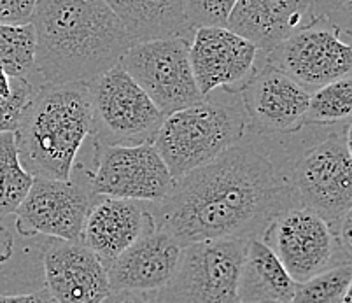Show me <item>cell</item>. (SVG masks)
<instances>
[{
	"instance_id": "cell-1",
	"label": "cell",
	"mask_w": 352,
	"mask_h": 303,
	"mask_svg": "<svg viewBox=\"0 0 352 303\" xmlns=\"http://www.w3.org/2000/svg\"><path fill=\"white\" fill-rule=\"evenodd\" d=\"M300 205L287 175L252 142L221 153L182 175L149 203L155 226L184 247L201 240L261 238L275 216Z\"/></svg>"
},
{
	"instance_id": "cell-2",
	"label": "cell",
	"mask_w": 352,
	"mask_h": 303,
	"mask_svg": "<svg viewBox=\"0 0 352 303\" xmlns=\"http://www.w3.org/2000/svg\"><path fill=\"white\" fill-rule=\"evenodd\" d=\"M30 23L41 85L94 81L135 44L104 0H37Z\"/></svg>"
},
{
	"instance_id": "cell-3",
	"label": "cell",
	"mask_w": 352,
	"mask_h": 303,
	"mask_svg": "<svg viewBox=\"0 0 352 303\" xmlns=\"http://www.w3.org/2000/svg\"><path fill=\"white\" fill-rule=\"evenodd\" d=\"M12 133L21 167L32 177L69 181L91 133L88 85L37 86Z\"/></svg>"
},
{
	"instance_id": "cell-4",
	"label": "cell",
	"mask_w": 352,
	"mask_h": 303,
	"mask_svg": "<svg viewBox=\"0 0 352 303\" xmlns=\"http://www.w3.org/2000/svg\"><path fill=\"white\" fill-rule=\"evenodd\" d=\"M248 114L235 90L210 91L198 104L165 116L153 146L175 181L239 144Z\"/></svg>"
},
{
	"instance_id": "cell-5",
	"label": "cell",
	"mask_w": 352,
	"mask_h": 303,
	"mask_svg": "<svg viewBox=\"0 0 352 303\" xmlns=\"http://www.w3.org/2000/svg\"><path fill=\"white\" fill-rule=\"evenodd\" d=\"M309 126L312 139H303L287 181L300 205L318 214L337 235L352 209L351 123Z\"/></svg>"
},
{
	"instance_id": "cell-6",
	"label": "cell",
	"mask_w": 352,
	"mask_h": 303,
	"mask_svg": "<svg viewBox=\"0 0 352 303\" xmlns=\"http://www.w3.org/2000/svg\"><path fill=\"white\" fill-rule=\"evenodd\" d=\"M245 245L248 238L184 245L170 280L144 296L149 303H240L236 284Z\"/></svg>"
},
{
	"instance_id": "cell-7",
	"label": "cell",
	"mask_w": 352,
	"mask_h": 303,
	"mask_svg": "<svg viewBox=\"0 0 352 303\" xmlns=\"http://www.w3.org/2000/svg\"><path fill=\"white\" fill-rule=\"evenodd\" d=\"M86 85L95 144H153L165 116L120 63Z\"/></svg>"
},
{
	"instance_id": "cell-8",
	"label": "cell",
	"mask_w": 352,
	"mask_h": 303,
	"mask_svg": "<svg viewBox=\"0 0 352 303\" xmlns=\"http://www.w3.org/2000/svg\"><path fill=\"white\" fill-rule=\"evenodd\" d=\"M190 43L186 37L135 43L120 62L163 116L204 100L191 69Z\"/></svg>"
},
{
	"instance_id": "cell-9",
	"label": "cell",
	"mask_w": 352,
	"mask_h": 303,
	"mask_svg": "<svg viewBox=\"0 0 352 303\" xmlns=\"http://www.w3.org/2000/svg\"><path fill=\"white\" fill-rule=\"evenodd\" d=\"M261 240L274 251L296 284L344 263L340 251L351 256L328 223L302 205H294L275 216L261 235Z\"/></svg>"
},
{
	"instance_id": "cell-10",
	"label": "cell",
	"mask_w": 352,
	"mask_h": 303,
	"mask_svg": "<svg viewBox=\"0 0 352 303\" xmlns=\"http://www.w3.org/2000/svg\"><path fill=\"white\" fill-rule=\"evenodd\" d=\"M88 183L97 197L156 203L170 193L175 179L153 144H95Z\"/></svg>"
},
{
	"instance_id": "cell-11",
	"label": "cell",
	"mask_w": 352,
	"mask_h": 303,
	"mask_svg": "<svg viewBox=\"0 0 352 303\" xmlns=\"http://www.w3.org/2000/svg\"><path fill=\"white\" fill-rule=\"evenodd\" d=\"M263 55L268 63L309 91L351 78V44L337 28L322 20H312Z\"/></svg>"
},
{
	"instance_id": "cell-12",
	"label": "cell",
	"mask_w": 352,
	"mask_h": 303,
	"mask_svg": "<svg viewBox=\"0 0 352 303\" xmlns=\"http://www.w3.org/2000/svg\"><path fill=\"white\" fill-rule=\"evenodd\" d=\"M88 177V174H86ZM97 194L86 179L56 181L34 177L16 209V229L21 237H51L79 242L85 219Z\"/></svg>"
},
{
	"instance_id": "cell-13",
	"label": "cell",
	"mask_w": 352,
	"mask_h": 303,
	"mask_svg": "<svg viewBox=\"0 0 352 303\" xmlns=\"http://www.w3.org/2000/svg\"><path fill=\"white\" fill-rule=\"evenodd\" d=\"M248 114L249 135L279 137L298 130L310 91L263 58L239 90Z\"/></svg>"
},
{
	"instance_id": "cell-14",
	"label": "cell",
	"mask_w": 352,
	"mask_h": 303,
	"mask_svg": "<svg viewBox=\"0 0 352 303\" xmlns=\"http://www.w3.org/2000/svg\"><path fill=\"white\" fill-rule=\"evenodd\" d=\"M261 51L226 27H200L190 43V62L198 90L206 97L225 88L239 91L254 70Z\"/></svg>"
},
{
	"instance_id": "cell-15",
	"label": "cell",
	"mask_w": 352,
	"mask_h": 303,
	"mask_svg": "<svg viewBox=\"0 0 352 303\" xmlns=\"http://www.w3.org/2000/svg\"><path fill=\"white\" fill-rule=\"evenodd\" d=\"M43 244L46 289L56 303H104L113 295L105 265L82 242L51 238Z\"/></svg>"
},
{
	"instance_id": "cell-16",
	"label": "cell",
	"mask_w": 352,
	"mask_h": 303,
	"mask_svg": "<svg viewBox=\"0 0 352 303\" xmlns=\"http://www.w3.org/2000/svg\"><path fill=\"white\" fill-rule=\"evenodd\" d=\"M182 245L155 226L107 265L113 293L149 295L162 289L177 269Z\"/></svg>"
},
{
	"instance_id": "cell-17",
	"label": "cell",
	"mask_w": 352,
	"mask_h": 303,
	"mask_svg": "<svg viewBox=\"0 0 352 303\" xmlns=\"http://www.w3.org/2000/svg\"><path fill=\"white\" fill-rule=\"evenodd\" d=\"M153 228L155 221L147 202L97 197L88 210L79 242L91 249L107 269Z\"/></svg>"
},
{
	"instance_id": "cell-18",
	"label": "cell",
	"mask_w": 352,
	"mask_h": 303,
	"mask_svg": "<svg viewBox=\"0 0 352 303\" xmlns=\"http://www.w3.org/2000/svg\"><path fill=\"white\" fill-rule=\"evenodd\" d=\"M312 21V0H236L226 28L268 53Z\"/></svg>"
},
{
	"instance_id": "cell-19",
	"label": "cell",
	"mask_w": 352,
	"mask_h": 303,
	"mask_svg": "<svg viewBox=\"0 0 352 303\" xmlns=\"http://www.w3.org/2000/svg\"><path fill=\"white\" fill-rule=\"evenodd\" d=\"M130 34L133 43L168 37L191 39L184 0H104Z\"/></svg>"
},
{
	"instance_id": "cell-20",
	"label": "cell",
	"mask_w": 352,
	"mask_h": 303,
	"mask_svg": "<svg viewBox=\"0 0 352 303\" xmlns=\"http://www.w3.org/2000/svg\"><path fill=\"white\" fill-rule=\"evenodd\" d=\"M296 282L261 238H248L240 263L236 295L240 303H289Z\"/></svg>"
},
{
	"instance_id": "cell-21",
	"label": "cell",
	"mask_w": 352,
	"mask_h": 303,
	"mask_svg": "<svg viewBox=\"0 0 352 303\" xmlns=\"http://www.w3.org/2000/svg\"><path fill=\"white\" fill-rule=\"evenodd\" d=\"M0 69L12 79L39 85L35 70V32L32 23L0 25Z\"/></svg>"
},
{
	"instance_id": "cell-22",
	"label": "cell",
	"mask_w": 352,
	"mask_h": 303,
	"mask_svg": "<svg viewBox=\"0 0 352 303\" xmlns=\"http://www.w3.org/2000/svg\"><path fill=\"white\" fill-rule=\"evenodd\" d=\"M32 177L20 164L14 133H0V219L11 216L20 207L32 186Z\"/></svg>"
},
{
	"instance_id": "cell-23",
	"label": "cell",
	"mask_w": 352,
	"mask_h": 303,
	"mask_svg": "<svg viewBox=\"0 0 352 303\" xmlns=\"http://www.w3.org/2000/svg\"><path fill=\"white\" fill-rule=\"evenodd\" d=\"M351 261H344L296 284L289 303H351Z\"/></svg>"
},
{
	"instance_id": "cell-24",
	"label": "cell",
	"mask_w": 352,
	"mask_h": 303,
	"mask_svg": "<svg viewBox=\"0 0 352 303\" xmlns=\"http://www.w3.org/2000/svg\"><path fill=\"white\" fill-rule=\"evenodd\" d=\"M352 113V79L344 78L328 82L318 90L310 91L307 107V124H337L351 120Z\"/></svg>"
},
{
	"instance_id": "cell-25",
	"label": "cell",
	"mask_w": 352,
	"mask_h": 303,
	"mask_svg": "<svg viewBox=\"0 0 352 303\" xmlns=\"http://www.w3.org/2000/svg\"><path fill=\"white\" fill-rule=\"evenodd\" d=\"M186 18L193 30L200 27H226L236 0H184Z\"/></svg>"
},
{
	"instance_id": "cell-26",
	"label": "cell",
	"mask_w": 352,
	"mask_h": 303,
	"mask_svg": "<svg viewBox=\"0 0 352 303\" xmlns=\"http://www.w3.org/2000/svg\"><path fill=\"white\" fill-rule=\"evenodd\" d=\"M37 86L39 85H34L27 79L11 78V95L0 97V133L14 132L18 121H20L21 111Z\"/></svg>"
},
{
	"instance_id": "cell-27",
	"label": "cell",
	"mask_w": 352,
	"mask_h": 303,
	"mask_svg": "<svg viewBox=\"0 0 352 303\" xmlns=\"http://www.w3.org/2000/svg\"><path fill=\"white\" fill-rule=\"evenodd\" d=\"M312 20H322L351 41L352 0H312Z\"/></svg>"
},
{
	"instance_id": "cell-28",
	"label": "cell",
	"mask_w": 352,
	"mask_h": 303,
	"mask_svg": "<svg viewBox=\"0 0 352 303\" xmlns=\"http://www.w3.org/2000/svg\"><path fill=\"white\" fill-rule=\"evenodd\" d=\"M37 0H0V25L30 23Z\"/></svg>"
},
{
	"instance_id": "cell-29",
	"label": "cell",
	"mask_w": 352,
	"mask_h": 303,
	"mask_svg": "<svg viewBox=\"0 0 352 303\" xmlns=\"http://www.w3.org/2000/svg\"><path fill=\"white\" fill-rule=\"evenodd\" d=\"M0 303H56L46 288L27 295H0Z\"/></svg>"
},
{
	"instance_id": "cell-30",
	"label": "cell",
	"mask_w": 352,
	"mask_h": 303,
	"mask_svg": "<svg viewBox=\"0 0 352 303\" xmlns=\"http://www.w3.org/2000/svg\"><path fill=\"white\" fill-rule=\"evenodd\" d=\"M12 249H14V238L6 226L0 225V263H6L12 256Z\"/></svg>"
},
{
	"instance_id": "cell-31",
	"label": "cell",
	"mask_w": 352,
	"mask_h": 303,
	"mask_svg": "<svg viewBox=\"0 0 352 303\" xmlns=\"http://www.w3.org/2000/svg\"><path fill=\"white\" fill-rule=\"evenodd\" d=\"M104 303H149L144 295L135 293H113Z\"/></svg>"
},
{
	"instance_id": "cell-32",
	"label": "cell",
	"mask_w": 352,
	"mask_h": 303,
	"mask_svg": "<svg viewBox=\"0 0 352 303\" xmlns=\"http://www.w3.org/2000/svg\"><path fill=\"white\" fill-rule=\"evenodd\" d=\"M11 95V78L0 69V97H9Z\"/></svg>"
}]
</instances>
